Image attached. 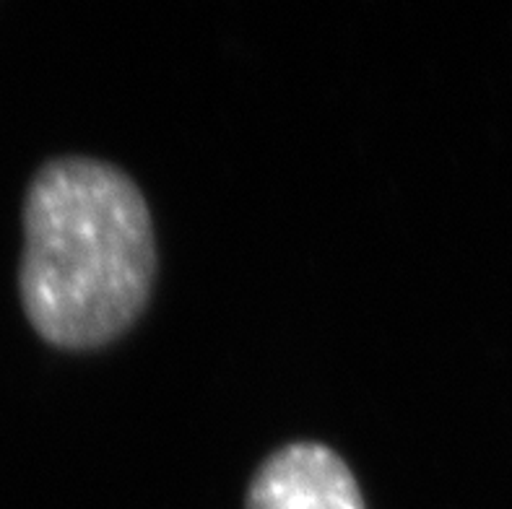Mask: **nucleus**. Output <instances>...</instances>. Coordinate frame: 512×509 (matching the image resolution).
<instances>
[{
	"label": "nucleus",
	"instance_id": "obj_1",
	"mask_svg": "<svg viewBox=\"0 0 512 509\" xmlns=\"http://www.w3.org/2000/svg\"><path fill=\"white\" fill-rule=\"evenodd\" d=\"M19 299L42 341L94 351L128 333L154 291L159 255L149 203L128 172L58 156L26 187Z\"/></svg>",
	"mask_w": 512,
	"mask_h": 509
},
{
	"label": "nucleus",
	"instance_id": "obj_2",
	"mask_svg": "<svg viewBox=\"0 0 512 509\" xmlns=\"http://www.w3.org/2000/svg\"><path fill=\"white\" fill-rule=\"evenodd\" d=\"M245 509H367V504L357 476L333 447L299 439L258 465Z\"/></svg>",
	"mask_w": 512,
	"mask_h": 509
}]
</instances>
